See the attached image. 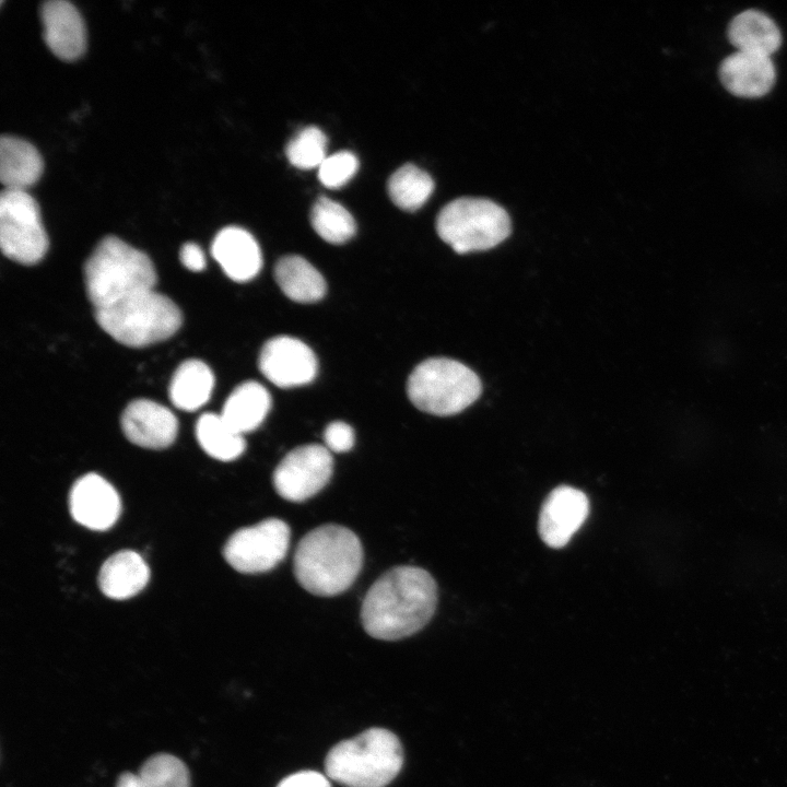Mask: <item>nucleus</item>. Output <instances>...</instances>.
I'll return each mask as SVG.
<instances>
[{
  "label": "nucleus",
  "mask_w": 787,
  "mask_h": 787,
  "mask_svg": "<svg viewBox=\"0 0 787 787\" xmlns=\"http://www.w3.org/2000/svg\"><path fill=\"white\" fill-rule=\"evenodd\" d=\"M437 604V585L416 566H396L379 576L365 595L361 621L377 639L398 641L422 630Z\"/></svg>",
  "instance_id": "obj_1"
},
{
  "label": "nucleus",
  "mask_w": 787,
  "mask_h": 787,
  "mask_svg": "<svg viewBox=\"0 0 787 787\" xmlns=\"http://www.w3.org/2000/svg\"><path fill=\"white\" fill-rule=\"evenodd\" d=\"M357 536L346 527L328 524L307 532L298 542L293 569L308 592L331 597L349 589L363 566Z\"/></svg>",
  "instance_id": "obj_2"
},
{
  "label": "nucleus",
  "mask_w": 787,
  "mask_h": 787,
  "mask_svg": "<svg viewBox=\"0 0 787 787\" xmlns=\"http://www.w3.org/2000/svg\"><path fill=\"white\" fill-rule=\"evenodd\" d=\"M156 280L146 254L116 236L104 237L84 265L86 294L94 309L151 291Z\"/></svg>",
  "instance_id": "obj_3"
},
{
  "label": "nucleus",
  "mask_w": 787,
  "mask_h": 787,
  "mask_svg": "<svg viewBox=\"0 0 787 787\" xmlns=\"http://www.w3.org/2000/svg\"><path fill=\"white\" fill-rule=\"evenodd\" d=\"M402 765L399 738L378 727L338 742L325 759L326 776L343 787H386Z\"/></svg>",
  "instance_id": "obj_4"
},
{
  "label": "nucleus",
  "mask_w": 787,
  "mask_h": 787,
  "mask_svg": "<svg viewBox=\"0 0 787 787\" xmlns=\"http://www.w3.org/2000/svg\"><path fill=\"white\" fill-rule=\"evenodd\" d=\"M98 326L119 343L146 346L172 337L181 326V313L167 296L145 291L94 310Z\"/></svg>",
  "instance_id": "obj_5"
},
{
  "label": "nucleus",
  "mask_w": 787,
  "mask_h": 787,
  "mask_svg": "<svg viewBox=\"0 0 787 787\" xmlns=\"http://www.w3.org/2000/svg\"><path fill=\"white\" fill-rule=\"evenodd\" d=\"M481 390V381L472 369L446 357L422 362L407 383L411 402L418 409L438 416L463 411L479 398Z\"/></svg>",
  "instance_id": "obj_6"
},
{
  "label": "nucleus",
  "mask_w": 787,
  "mask_h": 787,
  "mask_svg": "<svg viewBox=\"0 0 787 787\" xmlns=\"http://www.w3.org/2000/svg\"><path fill=\"white\" fill-rule=\"evenodd\" d=\"M510 228L507 212L484 198L453 200L436 219L438 236L458 254L493 248L508 237Z\"/></svg>",
  "instance_id": "obj_7"
},
{
  "label": "nucleus",
  "mask_w": 787,
  "mask_h": 787,
  "mask_svg": "<svg viewBox=\"0 0 787 787\" xmlns=\"http://www.w3.org/2000/svg\"><path fill=\"white\" fill-rule=\"evenodd\" d=\"M0 247L5 257L35 265L48 249L39 207L26 190L3 189L0 195Z\"/></svg>",
  "instance_id": "obj_8"
},
{
  "label": "nucleus",
  "mask_w": 787,
  "mask_h": 787,
  "mask_svg": "<svg viewBox=\"0 0 787 787\" xmlns=\"http://www.w3.org/2000/svg\"><path fill=\"white\" fill-rule=\"evenodd\" d=\"M290 537L286 522L268 518L235 531L223 548V556L239 573H265L285 557Z\"/></svg>",
  "instance_id": "obj_9"
},
{
  "label": "nucleus",
  "mask_w": 787,
  "mask_h": 787,
  "mask_svg": "<svg viewBox=\"0 0 787 787\" xmlns=\"http://www.w3.org/2000/svg\"><path fill=\"white\" fill-rule=\"evenodd\" d=\"M333 458L326 446L302 445L279 462L273 472L277 493L290 502H303L316 495L329 482Z\"/></svg>",
  "instance_id": "obj_10"
},
{
  "label": "nucleus",
  "mask_w": 787,
  "mask_h": 787,
  "mask_svg": "<svg viewBox=\"0 0 787 787\" xmlns=\"http://www.w3.org/2000/svg\"><path fill=\"white\" fill-rule=\"evenodd\" d=\"M317 368V359L312 349L289 336L268 340L259 355L260 372L281 388L310 383L316 377Z\"/></svg>",
  "instance_id": "obj_11"
},
{
  "label": "nucleus",
  "mask_w": 787,
  "mask_h": 787,
  "mask_svg": "<svg viewBox=\"0 0 787 787\" xmlns=\"http://www.w3.org/2000/svg\"><path fill=\"white\" fill-rule=\"evenodd\" d=\"M589 501L580 490L568 485L555 488L542 504L538 529L542 541L554 549L566 545L585 522Z\"/></svg>",
  "instance_id": "obj_12"
},
{
  "label": "nucleus",
  "mask_w": 787,
  "mask_h": 787,
  "mask_svg": "<svg viewBox=\"0 0 787 787\" xmlns=\"http://www.w3.org/2000/svg\"><path fill=\"white\" fill-rule=\"evenodd\" d=\"M69 507L78 524L97 531L113 527L121 512L117 491L96 473H87L75 481L70 492Z\"/></svg>",
  "instance_id": "obj_13"
},
{
  "label": "nucleus",
  "mask_w": 787,
  "mask_h": 787,
  "mask_svg": "<svg viewBox=\"0 0 787 787\" xmlns=\"http://www.w3.org/2000/svg\"><path fill=\"white\" fill-rule=\"evenodd\" d=\"M121 427L132 444L149 449H163L174 443L178 422L166 407L152 400L138 399L125 409Z\"/></svg>",
  "instance_id": "obj_14"
},
{
  "label": "nucleus",
  "mask_w": 787,
  "mask_h": 787,
  "mask_svg": "<svg viewBox=\"0 0 787 787\" xmlns=\"http://www.w3.org/2000/svg\"><path fill=\"white\" fill-rule=\"evenodd\" d=\"M43 37L50 51L67 61L83 55L86 30L78 9L66 0H50L40 9Z\"/></svg>",
  "instance_id": "obj_15"
},
{
  "label": "nucleus",
  "mask_w": 787,
  "mask_h": 787,
  "mask_svg": "<svg viewBox=\"0 0 787 787\" xmlns=\"http://www.w3.org/2000/svg\"><path fill=\"white\" fill-rule=\"evenodd\" d=\"M719 79L731 94L756 98L771 91L776 69L770 56L736 51L720 63Z\"/></svg>",
  "instance_id": "obj_16"
},
{
  "label": "nucleus",
  "mask_w": 787,
  "mask_h": 787,
  "mask_svg": "<svg viewBox=\"0 0 787 787\" xmlns=\"http://www.w3.org/2000/svg\"><path fill=\"white\" fill-rule=\"evenodd\" d=\"M211 252L225 274L236 282L251 280L262 266L258 243L250 233L237 226L222 228L212 242Z\"/></svg>",
  "instance_id": "obj_17"
},
{
  "label": "nucleus",
  "mask_w": 787,
  "mask_h": 787,
  "mask_svg": "<svg viewBox=\"0 0 787 787\" xmlns=\"http://www.w3.org/2000/svg\"><path fill=\"white\" fill-rule=\"evenodd\" d=\"M150 569L143 557L131 550L109 556L98 573L102 592L115 600H126L139 594L148 584Z\"/></svg>",
  "instance_id": "obj_18"
},
{
  "label": "nucleus",
  "mask_w": 787,
  "mask_h": 787,
  "mask_svg": "<svg viewBox=\"0 0 787 787\" xmlns=\"http://www.w3.org/2000/svg\"><path fill=\"white\" fill-rule=\"evenodd\" d=\"M44 162L28 141L2 136L0 139V180L4 189L26 190L40 178Z\"/></svg>",
  "instance_id": "obj_19"
},
{
  "label": "nucleus",
  "mask_w": 787,
  "mask_h": 787,
  "mask_svg": "<svg viewBox=\"0 0 787 787\" xmlns=\"http://www.w3.org/2000/svg\"><path fill=\"white\" fill-rule=\"evenodd\" d=\"M727 35L737 51L770 57L782 44L780 31L772 17L753 9L736 15L728 25Z\"/></svg>",
  "instance_id": "obj_20"
},
{
  "label": "nucleus",
  "mask_w": 787,
  "mask_h": 787,
  "mask_svg": "<svg viewBox=\"0 0 787 787\" xmlns=\"http://www.w3.org/2000/svg\"><path fill=\"white\" fill-rule=\"evenodd\" d=\"M271 407L268 390L257 381L237 386L226 399L221 416L237 433L256 430L266 419Z\"/></svg>",
  "instance_id": "obj_21"
},
{
  "label": "nucleus",
  "mask_w": 787,
  "mask_h": 787,
  "mask_svg": "<svg viewBox=\"0 0 787 787\" xmlns=\"http://www.w3.org/2000/svg\"><path fill=\"white\" fill-rule=\"evenodd\" d=\"M274 277L283 293L295 302L314 303L326 294L324 277L303 257H282L275 265Z\"/></svg>",
  "instance_id": "obj_22"
},
{
  "label": "nucleus",
  "mask_w": 787,
  "mask_h": 787,
  "mask_svg": "<svg viewBox=\"0 0 787 787\" xmlns=\"http://www.w3.org/2000/svg\"><path fill=\"white\" fill-rule=\"evenodd\" d=\"M214 387L211 368L200 360H187L175 371L169 384L172 403L185 411H195L210 399Z\"/></svg>",
  "instance_id": "obj_23"
},
{
  "label": "nucleus",
  "mask_w": 787,
  "mask_h": 787,
  "mask_svg": "<svg viewBox=\"0 0 787 787\" xmlns=\"http://www.w3.org/2000/svg\"><path fill=\"white\" fill-rule=\"evenodd\" d=\"M196 436L201 448L221 461L237 459L246 448L242 434L234 431L215 413H203L196 423Z\"/></svg>",
  "instance_id": "obj_24"
},
{
  "label": "nucleus",
  "mask_w": 787,
  "mask_h": 787,
  "mask_svg": "<svg viewBox=\"0 0 787 787\" xmlns=\"http://www.w3.org/2000/svg\"><path fill=\"white\" fill-rule=\"evenodd\" d=\"M387 188L397 207L415 211L431 197L434 181L425 171L413 164H406L390 176Z\"/></svg>",
  "instance_id": "obj_25"
},
{
  "label": "nucleus",
  "mask_w": 787,
  "mask_h": 787,
  "mask_svg": "<svg viewBox=\"0 0 787 787\" xmlns=\"http://www.w3.org/2000/svg\"><path fill=\"white\" fill-rule=\"evenodd\" d=\"M310 222L315 232L331 244L345 243L356 231L352 214L340 203L324 196L314 203Z\"/></svg>",
  "instance_id": "obj_26"
},
{
  "label": "nucleus",
  "mask_w": 787,
  "mask_h": 787,
  "mask_svg": "<svg viewBox=\"0 0 787 787\" xmlns=\"http://www.w3.org/2000/svg\"><path fill=\"white\" fill-rule=\"evenodd\" d=\"M137 775L142 787H190L188 767L180 759L168 753L149 757Z\"/></svg>",
  "instance_id": "obj_27"
},
{
  "label": "nucleus",
  "mask_w": 787,
  "mask_h": 787,
  "mask_svg": "<svg viewBox=\"0 0 787 787\" xmlns=\"http://www.w3.org/2000/svg\"><path fill=\"white\" fill-rule=\"evenodd\" d=\"M327 138L317 127H306L287 143L285 153L289 162L301 169L319 167L327 157Z\"/></svg>",
  "instance_id": "obj_28"
},
{
  "label": "nucleus",
  "mask_w": 787,
  "mask_h": 787,
  "mask_svg": "<svg viewBox=\"0 0 787 787\" xmlns=\"http://www.w3.org/2000/svg\"><path fill=\"white\" fill-rule=\"evenodd\" d=\"M359 161L349 151L337 152L325 158L318 167V178L327 188H339L345 185L356 173Z\"/></svg>",
  "instance_id": "obj_29"
},
{
  "label": "nucleus",
  "mask_w": 787,
  "mask_h": 787,
  "mask_svg": "<svg viewBox=\"0 0 787 787\" xmlns=\"http://www.w3.org/2000/svg\"><path fill=\"white\" fill-rule=\"evenodd\" d=\"M324 441L330 453H345L353 447L355 435L349 424L342 421H336L326 427Z\"/></svg>",
  "instance_id": "obj_30"
},
{
  "label": "nucleus",
  "mask_w": 787,
  "mask_h": 787,
  "mask_svg": "<svg viewBox=\"0 0 787 787\" xmlns=\"http://www.w3.org/2000/svg\"><path fill=\"white\" fill-rule=\"evenodd\" d=\"M277 787H331L327 776L316 771H301L284 777Z\"/></svg>",
  "instance_id": "obj_31"
},
{
  "label": "nucleus",
  "mask_w": 787,
  "mask_h": 787,
  "mask_svg": "<svg viewBox=\"0 0 787 787\" xmlns=\"http://www.w3.org/2000/svg\"><path fill=\"white\" fill-rule=\"evenodd\" d=\"M180 262L190 271H202L205 268L203 250L196 243H185L179 251Z\"/></svg>",
  "instance_id": "obj_32"
},
{
  "label": "nucleus",
  "mask_w": 787,
  "mask_h": 787,
  "mask_svg": "<svg viewBox=\"0 0 787 787\" xmlns=\"http://www.w3.org/2000/svg\"><path fill=\"white\" fill-rule=\"evenodd\" d=\"M116 787H142L137 774L125 772L116 783Z\"/></svg>",
  "instance_id": "obj_33"
}]
</instances>
